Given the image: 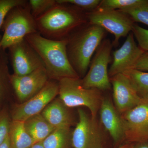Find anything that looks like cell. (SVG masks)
<instances>
[{"label":"cell","mask_w":148,"mask_h":148,"mask_svg":"<svg viewBox=\"0 0 148 148\" xmlns=\"http://www.w3.org/2000/svg\"><path fill=\"white\" fill-rule=\"evenodd\" d=\"M36 20L40 34L47 38L56 40L67 39L87 21L85 13L79 9L57 2Z\"/></svg>","instance_id":"cell-1"},{"label":"cell","mask_w":148,"mask_h":148,"mask_svg":"<svg viewBox=\"0 0 148 148\" xmlns=\"http://www.w3.org/2000/svg\"><path fill=\"white\" fill-rule=\"evenodd\" d=\"M25 38L42 60L49 79L80 78L69 61L67 39H49L38 32L28 35Z\"/></svg>","instance_id":"cell-2"},{"label":"cell","mask_w":148,"mask_h":148,"mask_svg":"<svg viewBox=\"0 0 148 148\" xmlns=\"http://www.w3.org/2000/svg\"><path fill=\"white\" fill-rule=\"evenodd\" d=\"M105 31L97 25H84L67 38L68 58L79 77H84L87 73L92 56L102 42Z\"/></svg>","instance_id":"cell-3"},{"label":"cell","mask_w":148,"mask_h":148,"mask_svg":"<svg viewBox=\"0 0 148 148\" xmlns=\"http://www.w3.org/2000/svg\"><path fill=\"white\" fill-rule=\"evenodd\" d=\"M3 34L0 39V49L5 50L28 35L38 33L36 19L27 4L15 7L6 16L2 25Z\"/></svg>","instance_id":"cell-4"},{"label":"cell","mask_w":148,"mask_h":148,"mask_svg":"<svg viewBox=\"0 0 148 148\" xmlns=\"http://www.w3.org/2000/svg\"><path fill=\"white\" fill-rule=\"evenodd\" d=\"M58 81L59 98L65 106L68 108L86 107L92 118L96 119L103 99L100 90L85 88L80 78H64Z\"/></svg>","instance_id":"cell-5"},{"label":"cell","mask_w":148,"mask_h":148,"mask_svg":"<svg viewBox=\"0 0 148 148\" xmlns=\"http://www.w3.org/2000/svg\"><path fill=\"white\" fill-rule=\"evenodd\" d=\"M89 24L97 25L112 34L113 45L117 46L121 37L132 32L134 21L127 14L117 10L98 8L85 13Z\"/></svg>","instance_id":"cell-6"},{"label":"cell","mask_w":148,"mask_h":148,"mask_svg":"<svg viewBox=\"0 0 148 148\" xmlns=\"http://www.w3.org/2000/svg\"><path fill=\"white\" fill-rule=\"evenodd\" d=\"M112 46L109 39L102 41L96 51L89 71L81 79L82 84L85 88L100 90L111 89L112 86L108 67L112 61Z\"/></svg>","instance_id":"cell-7"},{"label":"cell","mask_w":148,"mask_h":148,"mask_svg":"<svg viewBox=\"0 0 148 148\" xmlns=\"http://www.w3.org/2000/svg\"><path fill=\"white\" fill-rule=\"evenodd\" d=\"M58 81L49 79L37 94L15 106L12 114V120L24 121L31 117L41 113L58 95Z\"/></svg>","instance_id":"cell-8"},{"label":"cell","mask_w":148,"mask_h":148,"mask_svg":"<svg viewBox=\"0 0 148 148\" xmlns=\"http://www.w3.org/2000/svg\"><path fill=\"white\" fill-rule=\"evenodd\" d=\"M79 121L71 134L74 148H104L103 135L96 119L90 116L82 109H78Z\"/></svg>","instance_id":"cell-9"},{"label":"cell","mask_w":148,"mask_h":148,"mask_svg":"<svg viewBox=\"0 0 148 148\" xmlns=\"http://www.w3.org/2000/svg\"><path fill=\"white\" fill-rule=\"evenodd\" d=\"M125 130V140L135 143L148 140V101L121 115Z\"/></svg>","instance_id":"cell-10"},{"label":"cell","mask_w":148,"mask_h":148,"mask_svg":"<svg viewBox=\"0 0 148 148\" xmlns=\"http://www.w3.org/2000/svg\"><path fill=\"white\" fill-rule=\"evenodd\" d=\"M8 49L14 75H25L45 67L40 56L26 39L14 44Z\"/></svg>","instance_id":"cell-11"},{"label":"cell","mask_w":148,"mask_h":148,"mask_svg":"<svg viewBox=\"0 0 148 148\" xmlns=\"http://www.w3.org/2000/svg\"><path fill=\"white\" fill-rule=\"evenodd\" d=\"M10 79L14 91L22 103L37 94L49 80L45 67L25 75L13 74L11 75Z\"/></svg>","instance_id":"cell-12"},{"label":"cell","mask_w":148,"mask_h":148,"mask_svg":"<svg viewBox=\"0 0 148 148\" xmlns=\"http://www.w3.org/2000/svg\"><path fill=\"white\" fill-rule=\"evenodd\" d=\"M112 86L114 106L121 114L133 108L143 101L136 92L128 78L123 73L110 79Z\"/></svg>","instance_id":"cell-13"},{"label":"cell","mask_w":148,"mask_h":148,"mask_svg":"<svg viewBox=\"0 0 148 148\" xmlns=\"http://www.w3.org/2000/svg\"><path fill=\"white\" fill-rule=\"evenodd\" d=\"M145 52L137 45L133 33L130 32L123 45L113 52V61L108 71L109 77L133 69Z\"/></svg>","instance_id":"cell-14"},{"label":"cell","mask_w":148,"mask_h":148,"mask_svg":"<svg viewBox=\"0 0 148 148\" xmlns=\"http://www.w3.org/2000/svg\"><path fill=\"white\" fill-rule=\"evenodd\" d=\"M99 110L101 123L114 143L117 144L125 140L124 125L121 114L110 100L103 98Z\"/></svg>","instance_id":"cell-15"},{"label":"cell","mask_w":148,"mask_h":148,"mask_svg":"<svg viewBox=\"0 0 148 148\" xmlns=\"http://www.w3.org/2000/svg\"><path fill=\"white\" fill-rule=\"evenodd\" d=\"M69 108L57 98L49 103L41 114L55 129L70 128L73 121Z\"/></svg>","instance_id":"cell-16"},{"label":"cell","mask_w":148,"mask_h":148,"mask_svg":"<svg viewBox=\"0 0 148 148\" xmlns=\"http://www.w3.org/2000/svg\"><path fill=\"white\" fill-rule=\"evenodd\" d=\"M24 122L25 129L36 143L42 142L55 129L41 113Z\"/></svg>","instance_id":"cell-17"},{"label":"cell","mask_w":148,"mask_h":148,"mask_svg":"<svg viewBox=\"0 0 148 148\" xmlns=\"http://www.w3.org/2000/svg\"><path fill=\"white\" fill-rule=\"evenodd\" d=\"M9 137L11 148H30L36 143L25 129L24 121H11Z\"/></svg>","instance_id":"cell-18"},{"label":"cell","mask_w":148,"mask_h":148,"mask_svg":"<svg viewBox=\"0 0 148 148\" xmlns=\"http://www.w3.org/2000/svg\"><path fill=\"white\" fill-rule=\"evenodd\" d=\"M123 73L128 78L140 98L148 101V72L130 69Z\"/></svg>","instance_id":"cell-19"},{"label":"cell","mask_w":148,"mask_h":148,"mask_svg":"<svg viewBox=\"0 0 148 148\" xmlns=\"http://www.w3.org/2000/svg\"><path fill=\"white\" fill-rule=\"evenodd\" d=\"M70 142V128H60L54 130L42 143L44 148H68Z\"/></svg>","instance_id":"cell-20"},{"label":"cell","mask_w":148,"mask_h":148,"mask_svg":"<svg viewBox=\"0 0 148 148\" xmlns=\"http://www.w3.org/2000/svg\"><path fill=\"white\" fill-rule=\"evenodd\" d=\"M5 51L0 49V99L10 88H13L9 73L8 56Z\"/></svg>","instance_id":"cell-21"},{"label":"cell","mask_w":148,"mask_h":148,"mask_svg":"<svg viewBox=\"0 0 148 148\" xmlns=\"http://www.w3.org/2000/svg\"><path fill=\"white\" fill-rule=\"evenodd\" d=\"M148 3V0H103L101 1L98 8L122 10L137 7Z\"/></svg>","instance_id":"cell-22"},{"label":"cell","mask_w":148,"mask_h":148,"mask_svg":"<svg viewBox=\"0 0 148 148\" xmlns=\"http://www.w3.org/2000/svg\"><path fill=\"white\" fill-rule=\"evenodd\" d=\"M29 4L31 12L37 19L57 4L56 0H30Z\"/></svg>","instance_id":"cell-23"},{"label":"cell","mask_w":148,"mask_h":148,"mask_svg":"<svg viewBox=\"0 0 148 148\" xmlns=\"http://www.w3.org/2000/svg\"><path fill=\"white\" fill-rule=\"evenodd\" d=\"M121 11L128 14L134 22H140L148 26V3L137 7Z\"/></svg>","instance_id":"cell-24"},{"label":"cell","mask_w":148,"mask_h":148,"mask_svg":"<svg viewBox=\"0 0 148 148\" xmlns=\"http://www.w3.org/2000/svg\"><path fill=\"white\" fill-rule=\"evenodd\" d=\"M59 3L67 4L75 7L82 11H93L98 8L100 0H56Z\"/></svg>","instance_id":"cell-25"},{"label":"cell","mask_w":148,"mask_h":148,"mask_svg":"<svg viewBox=\"0 0 148 148\" xmlns=\"http://www.w3.org/2000/svg\"><path fill=\"white\" fill-rule=\"evenodd\" d=\"M28 3V1L26 0H0V28L2 27L6 16L12 9Z\"/></svg>","instance_id":"cell-26"},{"label":"cell","mask_w":148,"mask_h":148,"mask_svg":"<svg viewBox=\"0 0 148 148\" xmlns=\"http://www.w3.org/2000/svg\"><path fill=\"white\" fill-rule=\"evenodd\" d=\"M132 32L138 41L139 46L144 51H148V29L134 24Z\"/></svg>","instance_id":"cell-27"},{"label":"cell","mask_w":148,"mask_h":148,"mask_svg":"<svg viewBox=\"0 0 148 148\" xmlns=\"http://www.w3.org/2000/svg\"><path fill=\"white\" fill-rule=\"evenodd\" d=\"M11 122L6 113L3 112H0V145L8 136Z\"/></svg>","instance_id":"cell-28"},{"label":"cell","mask_w":148,"mask_h":148,"mask_svg":"<svg viewBox=\"0 0 148 148\" xmlns=\"http://www.w3.org/2000/svg\"><path fill=\"white\" fill-rule=\"evenodd\" d=\"M132 69L148 71V51H145L139 58Z\"/></svg>","instance_id":"cell-29"},{"label":"cell","mask_w":148,"mask_h":148,"mask_svg":"<svg viewBox=\"0 0 148 148\" xmlns=\"http://www.w3.org/2000/svg\"><path fill=\"white\" fill-rule=\"evenodd\" d=\"M132 148H148V140L133 143L132 145Z\"/></svg>","instance_id":"cell-30"},{"label":"cell","mask_w":148,"mask_h":148,"mask_svg":"<svg viewBox=\"0 0 148 148\" xmlns=\"http://www.w3.org/2000/svg\"><path fill=\"white\" fill-rule=\"evenodd\" d=\"M0 148H11L10 141L9 135L5 141L1 145H0Z\"/></svg>","instance_id":"cell-31"},{"label":"cell","mask_w":148,"mask_h":148,"mask_svg":"<svg viewBox=\"0 0 148 148\" xmlns=\"http://www.w3.org/2000/svg\"><path fill=\"white\" fill-rule=\"evenodd\" d=\"M30 148H44L42 142L35 143Z\"/></svg>","instance_id":"cell-32"},{"label":"cell","mask_w":148,"mask_h":148,"mask_svg":"<svg viewBox=\"0 0 148 148\" xmlns=\"http://www.w3.org/2000/svg\"><path fill=\"white\" fill-rule=\"evenodd\" d=\"M132 144H126L117 148H132Z\"/></svg>","instance_id":"cell-33"}]
</instances>
